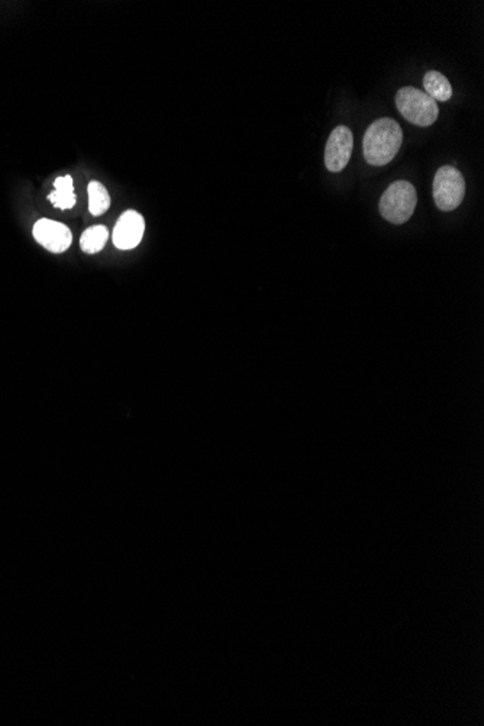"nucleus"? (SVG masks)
Wrapping results in <instances>:
<instances>
[{"mask_svg":"<svg viewBox=\"0 0 484 726\" xmlns=\"http://www.w3.org/2000/svg\"><path fill=\"white\" fill-rule=\"evenodd\" d=\"M402 142L403 133L399 124L395 119H379L369 126L362 140L364 159L370 166H386L399 152Z\"/></svg>","mask_w":484,"mask_h":726,"instance_id":"f257e3e1","label":"nucleus"},{"mask_svg":"<svg viewBox=\"0 0 484 726\" xmlns=\"http://www.w3.org/2000/svg\"><path fill=\"white\" fill-rule=\"evenodd\" d=\"M54 188H56V190L49 196L52 205L61 210L71 209L76 205V195L73 192V179H71V176L56 179Z\"/></svg>","mask_w":484,"mask_h":726,"instance_id":"1a4fd4ad","label":"nucleus"},{"mask_svg":"<svg viewBox=\"0 0 484 726\" xmlns=\"http://www.w3.org/2000/svg\"><path fill=\"white\" fill-rule=\"evenodd\" d=\"M354 138L347 126H337L328 138L325 148V166L329 171L338 173L347 167L352 159Z\"/></svg>","mask_w":484,"mask_h":726,"instance_id":"39448f33","label":"nucleus"},{"mask_svg":"<svg viewBox=\"0 0 484 726\" xmlns=\"http://www.w3.org/2000/svg\"><path fill=\"white\" fill-rule=\"evenodd\" d=\"M434 200L438 209L452 212L461 205L466 195V181L459 169L443 166L434 178Z\"/></svg>","mask_w":484,"mask_h":726,"instance_id":"20e7f679","label":"nucleus"},{"mask_svg":"<svg viewBox=\"0 0 484 726\" xmlns=\"http://www.w3.org/2000/svg\"><path fill=\"white\" fill-rule=\"evenodd\" d=\"M109 233L104 225L90 226L80 236V247L86 254H96L104 250Z\"/></svg>","mask_w":484,"mask_h":726,"instance_id":"9d476101","label":"nucleus"},{"mask_svg":"<svg viewBox=\"0 0 484 726\" xmlns=\"http://www.w3.org/2000/svg\"><path fill=\"white\" fill-rule=\"evenodd\" d=\"M396 105L403 118L422 128L433 125L440 115L435 100L415 87H402L396 93Z\"/></svg>","mask_w":484,"mask_h":726,"instance_id":"7ed1b4c3","label":"nucleus"},{"mask_svg":"<svg viewBox=\"0 0 484 726\" xmlns=\"http://www.w3.org/2000/svg\"><path fill=\"white\" fill-rule=\"evenodd\" d=\"M87 193H89V212L93 216L104 215L111 207V196L100 181H90Z\"/></svg>","mask_w":484,"mask_h":726,"instance_id":"9b49d317","label":"nucleus"},{"mask_svg":"<svg viewBox=\"0 0 484 726\" xmlns=\"http://www.w3.org/2000/svg\"><path fill=\"white\" fill-rule=\"evenodd\" d=\"M33 236L38 244H41L42 247L56 254L68 250L73 243L70 229L61 222L51 219H40L33 226Z\"/></svg>","mask_w":484,"mask_h":726,"instance_id":"423d86ee","label":"nucleus"},{"mask_svg":"<svg viewBox=\"0 0 484 726\" xmlns=\"http://www.w3.org/2000/svg\"><path fill=\"white\" fill-rule=\"evenodd\" d=\"M424 87L429 97L435 102H447L452 97V86L443 74L428 71L424 78Z\"/></svg>","mask_w":484,"mask_h":726,"instance_id":"6e6552de","label":"nucleus"},{"mask_svg":"<svg viewBox=\"0 0 484 726\" xmlns=\"http://www.w3.org/2000/svg\"><path fill=\"white\" fill-rule=\"evenodd\" d=\"M416 190L409 181H395L388 186L380 199V214L386 221L402 225L409 221L416 207Z\"/></svg>","mask_w":484,"mask_h":726,"instance_id":"f03ea898","label":"nucleus"},{"mask_svg":"<svg viewBox=\"0 0 484 726\" xmlns=\"http://www.w3.org/2000/svg\"><path fill=\"white\" fill-rule=\"evenodd\" d=\"M144 231V218L135 210H126L116 222L114 244L119 250H133L142 241Z\"/></svg>","mask_w":484,"mask_h":726,"instance_id":"0eeeda50","label":"nucleus"}]
</instances>
